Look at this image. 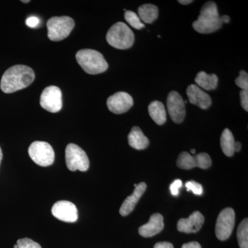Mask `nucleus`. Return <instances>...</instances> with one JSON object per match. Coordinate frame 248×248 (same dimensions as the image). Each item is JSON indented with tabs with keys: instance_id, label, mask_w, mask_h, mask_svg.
<instances>
[{
	"instance_id": "nucleus-33",
	"label": "nucleus",
	"mask_w": 248,
	"mask_h": 248,
	"mask_svg": "<svg viewBox=\"0 0 248 248\" xmlns=\"http://www.w3.org/2000/svg\"><path fill=\"white\" fill-rule=\"evenodd\" d=\"M241 149V144L239 141H235L234 152H239Z\"/></svg>"
},
{
	"instance_id": "nucleus-35",
	"label": "nucleus",
	"mask_w": 248,
	"mask_h": 248,
	"mask_svg": "<svg viewBox=\"0 0 248 248\" xmlns=\"http://www.w3.org/2000/svg\"><path fill=\"white\" fill-rule=\"evenodd\" d=\"M222 22L223 23H228L230 22V17L228 16H223L221 17Z\"/></svg>"
},
{
	"instance_id": "nucleus-30",
	"label": "nucleus",
	"mask_w": 248,
	"mask_h": 248,
	"mask_svg": "<svg viewBox=\"0 0 248 248\" xmlns=\"http://www.w3.org/2000/svg\"><path fill=\"white\" fill-rule=\"evenodd\" d=\"M26 23H27L28 27L35 28L37 27L38 24H40V19L35 17V16H32V17L28 18L27 21H26Z\"/></svg>"
},
{
	"instance_id": "nucleus-20",
	"label": "nucleus",
	"mask_w": 248,
	"mask_h": 248,
	"mask_svg": "<svg viewBox=\"0 0 248 248\" xmlns=\"http://www.w3.org/2000/svg\"><path fill=\"white\" fill-rule=\"evenodd\" d=\"M148 112L153 121L158 125H163L166 122V111L164 104L154 101L148 107Z\"/></svg>"
},
{
	"instance_id": "nucleus-7",
	"label": "nucleus",
	"mask_w": 248,
	"mask_h": 248,
	"mask_svg": "<svg viewBox=\"0 0 248 248\" xmlns=\"http://www.w3.org/2000/svg\"><path fill=\"white\" fill-rule=\"evenodd\" d=\"M29 155L36 164L40 166H49L55 161L53 148L45 141H34L29 148Z\"/></svg>"
},
{
	"instance_id": "nucleus-26",
	"label": "nucleus",
	"mask_w": 248,
	"mask_h": 248,
	"mask_svg": "<svg viewBox=\"0 0 248 248\" xmlns=\"http://www.w3.org/2000/svg\"><path fill=\"white\" fill-rule=\"evenodd\" d=\"M18 248H42L40 244L29 238H24L17 241Z\"/></svg>"
},
{
	"instance_id": "nucleus-12",
	"label": "nucleus",
	"mask_w": 248,
	"mask_h": 248,
	"mask_svg": "<svg viewBox=\"0 0 248 248\" xmlns=\"http://www.w3.org/2000/svg\"><path fill=\"white\" fill-rule=\"evenodd\" d=\"M168 111L170 117L176 124H181L186 116L185 103L177 91H171L167 98Z\"/></svg>"
},
{
	"instance_id": "nucleus-37",
	"label": "nucleus",
	"mask_w": 248,
	"mask_h": 248,
	"mask_svg": "<svg viewBox=\"0 0 248 248\" xmlns=\"http://www.w3.org/2000/svg\"><path fill=\"white\" fill-rule=\"evenodd\" d=\"M22 2H23V3H29V2H30V0H27V1H24V0H23V1H22Z\"/></svg>"
},
{
	"instance_id": "nucleus-24",
	"label": "nucleus",
	"mask_w": 248,
	"mask_h": 248,
	"mask_svg": "<svg viewBox=\"0 0 248 248\" xmlns=\"http://www.w3.org/2000/svg\"><path fill=\"white\" fill-rule=\"evenodd\" d=\"M124 17H125L126 22L133 27L134 29H138V30H141L143 28L145 27L144 24L141 22L140 18L139 17L138 15L133 11H125V14H124Z\"/></svg>"
},
{
	"instance_id": "nucleus-22",
	"label": "nucleus",
	"mask_w": 248,
	"mask_h": 248,
	"mask_svg": "<svg viewBox=\"0 0 248 248\" xmlns=\"http://www.w3.org/2000/svg\"><path fill=\"white\" fill-rule=\"evenodd\" d=\"M234 138L229 129L226 128L222 133L221 146L222 151L228 156H232L234 153Z\"/></svg>"
},
{
	"instance_id": "nucleus-32",
	"label": "nucleus",
	"mask_w": 248,
	"mask_h": 248,
	"mask_svg": "<svg viewBox=\"0 0 248 248\" xmlns=\"http://www.w3.org/2000/svg\"><path fill=\"white\" fill-rule=\"evenodd\" d=\"M182 248H202V246L199 243L192 241V242L183 245Z\"/></svg>"
},
{
	"instance_id": "nucleus-16",
	"label": "nucleus",
	"mask_w": 248,
	"mask_h": 248,
	"mask_svg": "<svg viewBox=\"0 0 248 248\" xmlns=\"http://www.w3.org/2000/svg\"><path fill=\"white\" fill-rule=\"evenodd\" d=\"M164 228V217L161 214L155 213L148 223L140 227L139 233L143 237H152L161 232Z\"/></svg>"
},
{
	"instance_id": "nucleus-3",
	"label": "nucleus",
	"mask_w": 248,
	"mask_h": 248,
	"mask_svg": "<svg viewBox=\"0 0 248 248\" xmlns=\"http://www.w3.org/2000/svg\"><path fill=\"white\" fill-rule=\"evenodd\" d=\"M76 60L86 73L97 75L107 71L108 64L102 53L93 49H82L76 54Z\"/></svg>"
},
{
	"instance_id": "nucleus-31",
	"label": "nucleus",
	"mask_w": 248,
	"mask_h": 248,
	"mask_svg": "<svg viewBox=\"0 0 248 248\" xmlns=\"http://www.w3.org/2000/svg\"><path fill=\"white\" fill-rule=\"evenodd\" d=\"M154 248H174V247L170 243L159 242L155 245Z\"/></svg>"
},
{
	"instance_id": "nucleus-10",
	"label": "nucleus",
	"mask_w": 248,
	"mask_h": 248,
	"mask_svg": "<svg viewBox=\"0 0 248 248\" xmlns=\"http://www.w3.org/2000/svg\"><path fill=\"white\" fill-rule=\"evenodd\" d=\"M41 107L50 112H58L62 108V93L60 88L50 86L46 88L41 94Z\"/></svg>"
},
{
	"instance_id": "nucleus-38",
	"label": "nucleus",
	"mask_w": 248,
	"mask_h": 248,
	"mask_svg": "<svg viewBox=\"0 0 248 248\" xmlns=\"http://www.w3.org/2000/svg\"><path fill=\"white\" fill-rule=\"evenodd\" d=\"M191 153H192V154H195V149H192L190 151Z\"/></svg>"
},
{
	"instance_id": "nucleus-4",
	"label": "nucleus",
	"mask_w": 248,
	"mask_h": 248,
	"mask_svg": "<svg viewBox=\"0 0 248 248\" xmlns=\"http://www.w3.org/2000/svg\"><path fill=\"white\" fill-rule=\"evenodd\" d=\"M107 40L111 46L124 50L133 45L135 35L128 25L123 22H117L108 31Z\"/></svg>"
},
{
	"instance_id": "nucleus-5",
	"label": "nucleus",
	"mask_w": 248,
	"mask_h": 248,
	"mask_svg": "<svg viewBox=\"0 0 248 248\" xmlns=\"http://www.w3.org/2000/svg\"><path fill=\"white\" fill-rule=\"evenodd\" d=\"M74 27V20L68 16L50 18L47 22L48 38L53 42L64 40Z\"/></svg>"
},
{
	"instance_id": "nucleus-9",
	"label": "nucleus",
	"mask_w": 248,
	"mask_h": 248,
	"mask_svg": "<svg viewBox=\"0 0 248 248\" xmlns=\"http://www.w3.org/2000/svg\"><path fill=\"white\" fill-rule=\"evenodd\" d=\"M178 167L184 170H190L195 167L202 169H207L212 165V160L210 155L202 153L192 156L187 152H183L179 155L177 161Z\"/></svg>"
},
{
	"instance_id": "nucleus-1",
	"label": "nucleus",
	"mask_w": 248,
	"mask_h": 248,
	"mask_svg": "<svg viewBox=\"0 0 248 248\" xmlns=\"http://www.w3.org/2000/svg\"><path fill=\"white\" fill-rule=\"evenodd\" d=\"M33 70L24 65H16L6 70L1 78L0 89L4 93H13L25 89L35 80Z\"/></svg>"
},
{
	"instance_id": "nucleus-25",
	"label": "nucleus",
	"mask_w": 248,
	"mask_h": 248,
	"mask_svg": "<svg viewBox=\"0 0 248 248\" xmlns=\"http://www.w3.org/2000/svg\"><path fill=\"white\" fill-rule=\"evenodd\" d=\"M236 84L244 91L248 90V75L247 72L241 71L239 76L235 80Z\"/></svg>"
},
{
	"instance_id": "nucleus-29",
	"label": "nucleus",
	"mask_w": 248,
	"mask_h": 248,
	"mask_svg": "<svg viewBox=\"0 0 248 248\" xmlns=\"http://www.w3.org/2000/svg\"><path fill=\"white\" fill-rule=\"evenodd\" d=\"M240 98H241V104L243 108L246 111H248V91H242L240 92Z\"/></svg>"
},
{
	"instance_id": "nucleus-14",
	"label": "nucleus",
	"mask_w": 248,
	"mask_h": 248,
	"mask_svg": "<svg viewBox=\"0 0 248 248\" xmlns=\"http://www.w3.org/2000/svg\"><path fill=\"white\" fill-rule=\"evenodd\" d=\"M186 93H187L189 102L191 104H195V105L200 107V108L205 110L211 106V97H210L208 93L200 89L197 85H190L187 87Z\"/></svg>"
},
{
	"instance_id": "nucleus-6",
	"label": "nucleus",
	"mask_w": 248,
	"mask_h": 248,
	"mask_svg": "<svg viewBox=\"0 0 248 248\" xmlns=\"http://www.w3.org/2000/svg\"><path fill=\"white\" fill-rule=\"evenodd\" d=\"M66 166L71 171H87L90 162L87 155L78 145L69 143L66 148Z\"/></svg>"
},
{
	"instance_id": "nucleus-8",
	"label": "nucleus",
	"mask_w": 248,
	"mask_h": 248,
	"mask_svg": "<svg viewBox=\"0 0 248 248\" xmlns=\"http://www.w3.org/2000/svg\"><path fill=\"white\" fill-rule=\"evenodd\" d=\"M235 213L231 208L223 209L220 213L217 220L215 232L217 239L226 241L231 236L234 229Z\"/></svg>"
},
{
	"instance_id": "nucleus-17",
	"label": "nucleus",
	"mask_w": 248,
	"mask_h": 248,
	"mask_svg": "<svg viewBox=\"0 0 248 248\" xmlns=\"http://www.w3.org/2000/svg\"><path fill=\"white\" fill-rule=\"evenodd\" d=\"M147 188L146 183L141 182L137 185L135 190L131 195L128 196L124 203H122L120 210V213L122 216L125 217L131 213L136 206L137 203L141 199Z\"/></svg>"
},
{
	"instance_id": "nucleus-15",
	"label": "nucleus",
	"mask_w": 248,
	"mask_h": 248,
	"mask_svg": "<svg viewBox=\"0 0 248 248\" xmlns=\"http://www.w3.org/2000/svg\"><path fill=\"white\" fill-rule=\"evenodd\" d=\"M205 218L200 212H194L187 218H181L178 221L177 229L184 233H196L203 226Z\"/></svg>"
},
{
	"instance_id": "nucleus-36",
	"label": "nucleus",
	"mask_w": 248,
	"mask_h": 248,
	"mask_svg": "<svg viewBox=\"0 0 248 248\" xmlns=\"http://www.w3.org/2000/svg\"><path fill=\"white\" fill-rule=\"evenodd\" d=\"M2 156H3L2 151H1V148H0V164H1V160H2Z\"/></svg>"
},
{
	"instance_id": "nucleus-23",
	"label": "nucleus",
	"mask_w": 248,
	"mask_h": 248,
	"mask_svg": "<svg viewBox=\"0 0 248 248\" xmlns=\"http://www.w3.org/2000/svg\"><path fill=\"white\" fill-rule=\"evenodd\" d=\"M237 239L240 248H248V218H244L238 227Z\"/></svg>"
},
{
	"instance_id": "nucleus-21",
	"label": "nucleus",
	"mask_w": 248,
	"mask_h": 248,
	"mask_svg": "<svg viewBox=\"0 0 248 248\" xmlns=\"http://www.w3.org/2000/svg\"><path fill=\"white\" fill-rule=\"evenodd\" d=\"M140 19L147 24H151L158 17V8L155 5L146 4L141 5L138 9Z\"/></svg>"
},
{
	"instance_id": "nucleus-19",
	"label": "nucleus",
	"mask_w": 248,
	"mask_h": 248,
	"mask_svg": "<svg viewBox=\"0 0 248 248\" xmlns=\"http://www.w3.org/2000/svg\"><path fill=\"white\" fill-rule=\"evenodd\" d=\"M218 77L215 74L208 75L205 72H200L195 78V82L202 90L213 91L218 85Z\"/></svg>"
},
{
	"instance_id": "nucleus-18",
	"label": "nucleus",
	"mask_w": 248,
	"mask_h": 248,
	"mask_svg": "<svg viewBox=\"0 0 248 248\" xmlns=\"http://www.w3.org/2000/svg\"><path fill=\"white\" fill-rule=\"evenodd\" d=\"M128 143L136 150H144L149 146V140L139 127L135 126L129 133Z\"/></svg>"
},
{
	"instance_id": "nucleus-34",
	"label": "nucleus",
	"mask_w": 248,
	"mask_h": 248,
	"mask_svg": "<svg viewBox=\"0 0 248 248\" xmlns=\"http://www.w3.org/2000/svg\"><path fill=\"white\" fill-rule=\"evenodd\" d=\"M179 1V4L183 5L190 4L191 3L193 2V1H192V0H180V1Z\"/></svg>"
},
{
	"instance_id": "nucleus-13",
	"label": "nucleus",
	"mask_w": 248,
	"mask_h": 248,
	"mask_svg": "<svg viewBox=\"0 0 248 248\" xmlns=\"http://www.w3.org/2000/svg\"><path fill=\"white\" fill-rule=\"evenodd\" d=\"M133 97L125 92L116 93L107 100L108 108L115 114H123L127 112L133 107Z\"/></svg>"
},
{
	"instance_id": "nucleus-11",
	"label": "nucleus",
	"mask_w": 248,
	"mask_h": 248,
	"mask_svg": "<svg viewBox=\"0 0 248 248\" xmlns=\"http://www.w3.org/2000/svg\"><path fill=\"white\" fill-rule=\"evenodd\" d=\"M52 214L55 218L67 223H75L78 219L76 205L68 201H60L54 204Z\"/></svg>"
},
{
	"instance_id": "nucleus-2",
	"label": "nucleus",
	"mask_w": 248,
	"mask_h": 248,
	"mask_svg": "<svg viewBox=\"0 0 248 248\" xmlns=\"http://www.w3.org/2000/svg\"><path fill=\"white\" fill-rule=\"evenodd\" d=\"M221 18L215 1H208L204 4L200 11L198 19L193 23L194 29L202 34L212 33L222 27Z\"/></svg>"
},
{
	"instance_id": "nucleus-27",
	"label": "nucleus",
	"mask_w": 248,
	"mask_h": 248,
	"mask_svg": "<svg viewBox=\"0 0 248 248\" xmlns=\"http://www.w3.org/2000/svg\"><path fill=\"white\" fill-rule=\"evenodd\" d=\"M186 187L187 192L192 191L196 195H202L203 194V187L199 183L190 181L186 183Z\"/></svg>"
},
{
	"instance_id": "nucleus-39",
	"label": "nucleus",
	"mask_w": 248,
	"mask_h": 248,
	"mask_svg": "<svg viewBox=\"0 0 248 248\" xmlns=\"http://www.w3.org/2000/svg\"><path fill=\"white\" fill-rule=\"evenodd\" d=\"M14 248H18V246H17V244L15 245V246H14Z\"/></svg>"
},
{
	"instance_id": "nucleus-28",
	"label": "nucleus",
	"mask_w": 248,
	"mask_h": 248,
	"mask_svg": "<svg viewBox=\"0 0 248 248\" xmlns=\"http://www.w3.org/2000/svg\"><path fill=\"white\" fill-rule=\"evenodd\" d=\"M182 182L181 179H176L170 186V190L173 196H178L179 194V188L182 186Z\"/></svg>"
}]
</instances>
